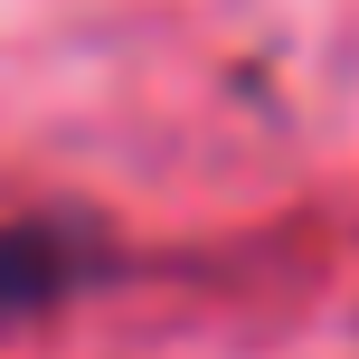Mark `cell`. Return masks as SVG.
<instances>
[{"mask_svg": "<svg viewBox=\"0 0 359 359\" xmlns=\"http://www.w3.org/2000/svg\"><path fill=\"white\" fill-rule=\"evenodd\" d=\"M76 274H86V227H67V217L0 227V322L48 312L57 293H76Z\"/></svg>", "mask_w": 359, "mask_h": 359, "instance_id": "cell-1", "label": "cell"}]
</instances>
